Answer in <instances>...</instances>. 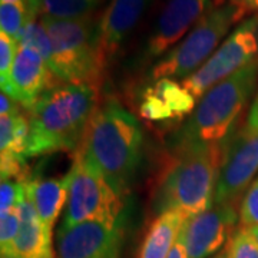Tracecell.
<instances>
[{"label": "cell", "instance_id": "cell-24", "mask_svg": "<svg viewBox=\"0 0 258 258\" xmlns=\"http://www.w3.org/2000/svg\"><path fill=\"white\" fill-rule=\"evenodd\" d=\"M227 258H258V242L245 227H238L225 244Z\"/></svg>", "mask_w": 258, "mask_h": 258}, {"label": "cell", "instance_id": "cell-34", "mask_svg": "<svg viewBox=\"0 0 258 258\" xmlns=\"http://www.w3.org/2000/svg\"><path fill=\"white\" fill-rule=\"evenodd\" d=\"M30 5H32V10L35 15H39V0H30Z\"/></svg>", "mask_w": 258, "mask_h": 258}, {"label": "cell", "instance_id": "cell-4", "mask_svg": "<svg viewBox=\"0 0 258 258\" xmlns=\"http://www.w3.org/2000/svg\"><path fill=\"white\" fill-rule=\"evenodd\" d=\"M227 149L200 147L174 152L157 185L152 210L157 214L178 211L188 220L211 208Z\"/></svg>", "mask_w": 258, "mask_h": 258}, {"label": "cell", "instance_id": "cell-29", "mask_svg": "<svg viewBox=\"0 0 258 258\" xmlns=\"http://www.w3.org/2000/svg\"><path fill=\"white\" fill-rule=\"evenodd\" d=\"M19 103L15 102L9 95H6L5 92H2L0 95V116H8V115H15L19 113Z\"/></svg>", "mask_w": 258, "mask_h": 258}, {"label": "cell", "instance_id": "cell-5", "mask_svg": "<svg viewBox=\"0 0 258 258\" xmlns=\"http://www.w3.org/2000/svg\"><path fill=\"white\" fill-rule=\"evenodd\" d=\"M52 43L49 69L57 81L99 88L108 60L102 52L98 23L93 16L81 19L42 18Z\"/></svg>", "mask_w": 258, "mask_h": 258}, {"label": "cell", "instance_id": "cell-13", "mask_svg": "<svg viewBox=\"0 0 258 258\" xmlns=\"http://www.w3.org/2000/svg\"><path fill=\"white\" fill-rule=\"evenodd\" d=\"M53 78L55 75L36 50L19 46L9 79L2 86V92L30 111L39 98L53 88Z\"/></svg>", "mask_w": 258, "mask_h": 258}, {"label": "cell", "instance_id": "cell-17", "mask_svg": "<svg viewBox=\"0 0 258 258\" xmlns=\"http://www.w3.org/2000/svg\"><path fill=\"white\" fill-rule=\"evenodd\" d=\"M20 179L25 184L26 194L33 203L39 218L49 230H52L68 201L69 175L66 174L60 178L28 176Z\"/></svg>", "mask_w": 258, "mask_h": 258}, {"label": "cell", "instance_id": "cell-12", "mask_svg": "<svg viewBox=\"0 0 258 258\" xmlns=\"http://www.w3.org/2000/svg\"><path fill=\"white\" fill-rule=\"evenodd\" d=\"M258 172V134L235 137L222 161L214 204H235Z\"/></svg>", "mask_w": 258, "mask_h": 258}, {"label": "cell", "instance_id": "cell-8", "mask_svg": "<svg viewBox=\"0 0 258 258\" xmlns=\"http://www.w3.org/2000/svg\"><path fill=\"white\" fill-rule=\"evenodd\" d=\"M258 59V15L245 19L222 42L214 55L182 85L201 99L207 91Z\"/></svg>", "mask_w": 258, "mask_h": 258}, {"label": "cell", "instance_id": "cell-30", "mask_svg": "<svg viewBox=\"0 0 258 258\" xmlns=\"http://www.w3.org/2000/svg\"><path fill=\"white\" fill-rule=\"evenodd\" d=\"M168 258H189L188 257V252L185 249V245L178 240L174 245V248L171 251V254L168 255Z\"/></svg>", "mask_w": 258, "mask_h": 258}, {"label": "cell", "instance_id": "cell-18", "mask_svg": "<svg viewBox=\"0 0 258 258\" xmlns=\"http://www.w3.org/2000/svg\"><path fill=\"white\" fill-rule=\"evenodd\" d=\"M186 217L178 211L158 214L145 232L138 258H168L179 238Z\"/></svg>", "mask_w": 258, "mask_h": 258}, {"label": "cell", "instance_id": "cell-11", "mask_svg": "<svg viewBox=\"0 0 258 258\" xmlns=\"http://www.w3.org/2000/svg\"><path fill=\"white\" fill-rule=\"evenodd\" d=\"M234 204H214L211 208L185 220L179 238L189 258H211L237 230Z\"/></svg>", "mask_w": 258, "mask_h": 258}, {"label": "cell", "instance_id": "cell-22", "mask_svg": "<svg viewBox=\"0 0 258 258\" xmlns=\"http://www.w3.org/2000/svg\"><path fill=\"white\" fill-rule=\"evenodd\" d=\"M19 46L29 47V49L36 50L49 66L50 57H52V43H50V37L47 35L42 20L36 22V19H35L29 23L26 29L23 30L22 36H20Z\"/></svg>", "mask_w": 258, "mask_h": 258}, {"label": "cell", "instance_id": "cell-36", "mask_svg": "<svg viewBox=\"0 0 258 258\" xmlns=\"http://www.w3.org/2000/svg\"><path fill=\"white\" fill-rule=\"evenodd\" d=\"M2 258H18V257H10V255H2Z\"/></svg>", "mask_w": 258, "mask_h": 258}, {"label": "cell", "instance_id": "cell-33", "mask_svg": "<svg viewBox=\"0 0 258 258\" xmlns=\"http://www.w3.org/2000/svg\"><path fill=\"white\" fill-rule=\"evenodd\" d=\"M247 230L249 231V234L252 235V238L258 242V225H254V227H248Z\"/></svg>", "mask_w": 258, "mask_h": 258}, {"label": "cell", "instance_id": "cell-9", "mask_svg": "<svg viewBox=\"0 0 258 258\" xmlns=\"http://www.w3.org/2000/svg\"><path fill=\"white\" fill-rule=\"evenodd\" d=\"M214 8L212 0H166L149 32L141 63L158 62L182 40L186 32Z\"/></svg>", "mask_w": 258, "mask_h": 258}, {"label": "cell", "instance_id": "cell-32", "mask_svg": "<svg viewBox=\"0 0 258 258\" xmlns=\"http://www.w3.org/2000/svg\"><path fill=\"white\" fill-rule=\"evenodd\" d=\"M2 3H25L26 6H28L30 12L33 13V10H32V5H30V0H2ZM35 15V13H33ZM36 16V15H35Z\"/></svg>", "mask_w": 258, "mask_h": 258}, {"label": "cell", "instance_id": "cell-21", "mask_svg": "<svg viewBox=\"0 0 258 258\" xmlns=\"http://www.w3.org/2000/svg\"><path fill=\"white\" fill-rule=\"evenodd\" d=\"M35 19L36 16L30 12L25 3H0L2 33H5L18 43L23 30Z\"/></svg>", "mask_w": 258, "mask_h": 258}, {"label": "cell", "instance_id": "cell-1", "mask_svg": "<svg viewBox=\"0 0 258 258\" xmlns=\"http://www.w3.org/2000/svg\"><path fill=\"white\" fill-rule=\"evenodd\" d=\"M141 123L116 99H106L93 112L76 151L125 198L142 162Z\"/></svg>", "mask_w": 258, "mask_h": 258}, {"label": "cell", "instance_id": "cell-25", "mask_svg": "<svg viewBox=\"0 0 258 258\" xmlns=\"http://www.w3.org/2000/svg\"><path fill=\"white\" fill-rule=\"evenodd\" d=\"M238 217L241 227L248 228L258 225V176L254 181H251L241 200Z\"/></svg>", "mask_w": 258, "mask_h": 258}, {"label": "cell", "instance_id": "cell-26", "mask_svg": "<svg viewBox=\"0 0 258 258\" xmlns=\"http://www.w3.org/2000/svg\"><path fill=\"white\" fill-rule=\"evenodd\" d=\"M25 185L22 179H6L0 185V214H6L18 207Z\"/></svg>", "mask_w": 258, "mask_h": 258}, {"label": "cell", "instance_id": "cell-2", "mask_svg": "<svg viewBox=\"0 0 258 258\" xmlns=\"http://www.w3.org/2000/svg\"><path fill=\"white\" fill-rule=\"evenodd\" d=\"M258 59L204 93L188 119L168 141L171 154L200 147H230L235 126L255 92Z\"/></svg>", "mask_w": 258, "mask_h": 258}, {"label": "cell", "instance_id": "cell-20", "mask_svg": "<svg viewBox=\"0 0 258 258\" xmlns=\"http://www.w3.org/2000/svg\"><path fill=\"white\" fill-rule=\"evenodd\" d=\"M102 0H39V15L50 19H81L91 16Z\"/></svg>", "mask_w": 258, "mask_h": 258}, {"label": "cell", "instance_id": "cell-28", "mask_svg": "<svg viewBox=\"0 0 258 258\" xmlns=\"http://www.w3.org/2000/svg\"><path fill=\"white\" fill-rule=\"evenodd\" d=\"M242 135H257L258 134V91L252 99L251 103V108H249L248 115H247V122H245V126L241 131Z\"/></svg>", "mask_w": 258, "mask_h": 258}, {"label": "cell", "instance_id": "cell-23", "mask_svg": "<svg viewBox=\"0 0 258 258\" xmlns=\"http://www.w3.org/2000/svg\"><path fill=\"white\" fill-rule=\"evenodd\" d=\"M20 214L18 208L0 214V249L2 255L16 257V238L20 231Z\"/></svg>", "mask_w": 258, "mask_h": 258}, {"label": "cell", "instance_id": "cell-16", "mask_svg": "<svg viewBox=\"0 0 258 258\" xmlns=\"http://www.w3.org/2000/svg\"><path fill=\"white\" fill-rule=\"evenodd\" d=\"M25 185V184H23ZM20 214V231L16 238L18 258H55L52 247V230L39 218L33 203L23 189L18 207Z\"/></svg>", "mask_w": 258, "mask_h": 258}, {"label": "cell", "instance_id": "cell-14", "mask_svg": "<svg viewBox=\"0 0 258 258\" xmlns=\"http://www.w3.org/2000/svg\"><path fill=\"white\" fill-rule=\"evenodd\" d=\"M149 3L151 0H111L98 22L99 43L108 62L138 25Z\"/></svg>", "mask_w": 258, "mask_h": 258}, {"label": "cell", "instance_id": "cell-7", "mask_svg": "<svg viewBox=\"0 0 258 258\" xmlns=\"http://www.w3.org/2000/svg\"><path fill=\"white\" fill-rule=\"evenodd\" d=\"M68 175L69 192L59 230H69L89 221L125 220L123 197L86 162L79 151H75L74 162Z\"/></svg>", "mask_w": 258, "mask_h": 258}, {"label": "cell", "instance_id": "cell-10", "mask_svg": "<svg viewBox=\"0 0 258 258\" xmlns=\"http://www.w3.org/2000/svg\"><path fill=\"white\" fill-rule=\"evenodd\" d=\"M125 220L89 221L57 231V258H120Z\"/></svg>", "mask_w": 258, "mask_h": 258}, {"label": "cell", "instance_id": "cell-19", "mask_svg": "<svg viewBox=\"0 0 258 258\" xmlns=\"http://www.w3.org/2000/svg\"><path fill=\"white\" fill-rule=\"evenodd\" d=\"M149 88L165 105L172 119L189 116L195 109V98L182 82H176L174 79H159Z\"/></svg>", "mask_w": 258, "mask_h": 258}, {"label": "cell", "instance_id": "cell-31", "mask_svg": "<svg viewBox=\"0 0 258 258\" xmlns=\"http://www.w3.org/2000/svg\"><path fill=\"white\" fill-rule=\"evenodd\" d=\"M228 2L238 5L241 8H244L247 12L258 10V0H228Z\"/></svg>", "mask_w": 258, "mask_h": 258}, {"label": "cell", "instance_id": "cell-35", "mask_svg": "<svg viewBox=\"0 0 258 258\" xmlns=\"http://www.w3.org/2000/svg\"><path fill=\"white\" fill-rule=\"evenodd\" d=\"M211 258H227V254H225V251H222V252H218V254H215Z\"/></svg>", "mask_w": 258, "mask_h": 258}, {"label": "cell", "instance_id": "cell-6", "mask_svg": "<svg viewBox=\"0 0 258 258\" xmlns=\"http://www.w3.org/2000/svg\"><path fill=\"white\" fill-rule=\"evenodd\" d=\"M245 13L244 8L231 2L212 8L174 49L155 62L149 69V79L155 82L189 78L214 55L231 26Z\"/></svg>", "mask_w": 258, "mask_h": 258}, {"label": "cell", "instance_id": "cell-27", "mask_svg": "<svg viewBox=\"0 0 258 258\" xmlns=\"http://www.w3.org/2000/svg\"><path fill=\"white\" fill-rule=\"evenodd\" d=\"M19 43L13 39L0 33V86H3L9 79L12 66L18 53Z\"/></svg>", "mask_w": 258, "mask_h": 258}, {"label": "cell", "instance_id": "cell-15", "mask_svg": "<svg viewBox=\"0 0 258 258\" xmlns=\"http://www.w3.org/2000/svg\"><path fill=\"white\" fill-rule=\"evenodd\" d=\"M29 119L20 112L0 116V172L2 181L18 179L28 162Z\"/></svg>", "mask_w": 258, "mask_h": 258}, {"label": "cell", "instance_id": "cell-3", "mask_svg": "<svg viewBox=\"0 0 258 258\" xmlns=\"http://www.w3.org/2000/svg\"><path fill=\"white\" fill-rule=\"evenodd\" d=\"M96 108V88L63 83L47 89L30 109L28 157L76 151Z\"/></svg>", "mask_w": 258, "mask_h": 258}]
</instances>
